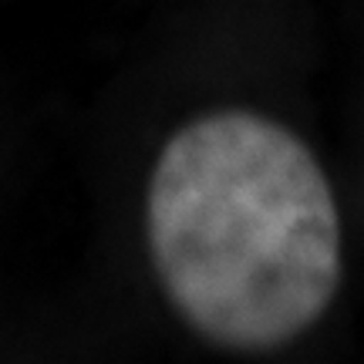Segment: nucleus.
Returning a JSON list of instances; mask_svg holds the SVG:
<instances>
[{"mask_svg": "<svg viewBox=\"0 0 364 364\" xmlns=\"http://www.w3.org/2000/svg\"><path fill=\"white\" fill-rule=\"evenodd\" d=\"M149 250L182 321L230 351H270L327 311L341 220L311 149L253 112L169 139L149 182Z\"/></svg>", "mask_w": 364, "mask_h": 364, "instance_id": "obj_1", "label": "nucleus"}]
</instances>
